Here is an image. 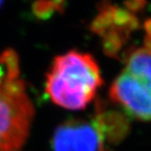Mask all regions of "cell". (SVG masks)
Segmentation results:
<instances>
[{
    "label": "cell",
    "instance_id": "6da1fadb",
    "mask_svg": "<svg viewBox=\"0 0 151 151\" xmlns=\"http://www.w3.org/2000/svg\"><path fill=\"white\" fill-rule=\"evenodd\" d=\"M102 84L99 65L93 57L70 50L55 58L46 76L45 90L58 106L80 110L93 100Z\"/></svg>",
    "mask_w": 151,
    "mask_h": 151
},
{
    "label": "cell",
    "instance_id": "7a4b0ae2",
    "mask_svg": "<svg viewBox=\"0 0 151 151\" xmlns=\"http://www.w3.org/2000/svg\"><path fill=\"white\" fill-rule=\"evenodd\" d=\"M34 111L20 69H7L0 64V151H18L23 146Z\"/></svg>",
    "mask_w": 151,
    "mask_h": 151
},
{
    "label": "cell",
    "instance_id": "3957f363",
    "mask_svg": "<svg viewBox=\"0 0 151 151\" xmlns=\"http://www.w3.org/2000/svg\"><path fill=\"white\" fill-rule=\"evenodd\" d=\"M139 27L137 16L126 7L104 2L92 20L90 28L102 37L103 48L107 56L116 58L132 32Z\"/></svg>",
    "mask_w": 151,
    "mask_h": 151
},
{
    "label": "cell",
    "instance_id": "277c9868",
    "mask_svg": "<svg viewBox=\"0 0 151 151\" xmlns=\"http://www.w3.org/2000/svg\"><path fill=\"white\" fill-rule=\"evenodd\" d=\"M109 97L135 119L151 121V91L126 71L112 82Z\"/></svg>",
    "mask_w": 151,
    "mask_h": 151
},
{
    "label": "cell",
    "instance_id": "5b68a950",
    "mask_svg": "<svg viewBox=\"0 0 151 151\" xmlns=\"http://www.w3.org/2000/svg\"><path fill=\"white\" fill-rule=\"evenodd\" d=\"M103 145L93 123L75 119L61 124L52 139L54 151H100Z\"/></svg>",
    "mask_w": 151,
    "mask_h": 151
},
{
    "label": "cell",
    "instance_id": "8992f818",
    "mask_svg": "<svg viewBox=\"0 0 151 151\" xmlns=\"http://www.w3.org/2000/svg\"><path fill=\"white\" fill-rule=\"evenodd\" d=\"M102 141L110 144H119L125 139L130 130L127 116L113 109H107L102 102H98L96 114L92 120Z\"/></svg>",
    "mask_w": 151,
    "mask_h": 151
},
{
    "label": "cell",
    "instance_id": "52a82bcc",
    "mask_svg": "<svg viewBox=\"0 0 151 151\" xmlns=\"http://www.w3.org/2000/svg\"><path fill=\"white\" fill-rule=\"evenodd\" d=\"M126 73L151 91V54L144 48H131L125 55Z\"/></svg>",
    "mask_w": 151,
    "mask_h": 151
},
{
    "label": "cell",
    "instance_id": "ba28073f",
    "mask_svg": "<svg viewBox=\"0 0 151 151\" xmlns=\"http://www.w3.org/2000/svg\"><path fill=\"white\" fill-rule=\"evenodd\" d=\"M64 0H39L34 4V12L40 18L48 17L55 12L61 9Z\"/></svg>",
    "mask_w": 151,
    "mask_h": 151
},
{
    "label": "cell",
    "instance_id": "9c48e42d",
    "mask_svg": "<svg viewBox=\"0 0 151 151\" xmlns=\"http://www.w3.org/2000/svg\"><path fill=\"white\" fill-rule=\"evenodd\" d=\"M145 38H144V50L151 54V19H147L144 23Z\"/></svg>",
    "mask_w": 151,
    "mask_h": 151
},
{
    "label": "cell",
    "instance_id": "30bf717a",
    "mask_svg": "<svg viewBox=\"0 0 151 151\" xmlns=\"http://www.w3.org/2000/svg\"><path fill=\"white\" fill-rule=\"evenodd\" d=\"M100 151H109V150H107V149L105 148V146L103 145V146L101 147V149H100Z\"/></svg>",
    "mask_w": 151,
    "mask_h": 151
},
{
    "label": "cell",
    "instance_id": "8fae6325",
    "mask_svg": "<svg viewBox=\"0 0 151 151\" xmlns=\"http://www.w3.org/2000/svg\"><path fill=\"white\" fill-rule=\"evenodd\" d=\"M2 3H3V0H0V6L2 5Z\"/></svg>",
    "mask_w": 151,
    "mask_h": 151
}]
</instances>
